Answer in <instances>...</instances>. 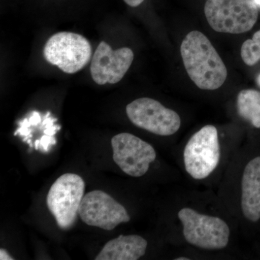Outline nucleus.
<instances>
[{"label":"nucleus","mask_w":260,"mask_h":260,"mask_svg":"<svg viewBox=\"0 0 260 260\" xmlns=\"http://www.w3.org/2000/svg\"><path fill=\"white\" fill-rule=\"evenodd\" d=\"M181 55L186 73L202 90H216L225 83L226 67L206 36L192 30L181 43Z\"/></svg>","instance_id":"f257e3e1"},{"label":"nucleus","mask_w":260,"mask_h":260,"mask_svg":"<svg viewBox=\"0 0 260 260\" xmlns=\"http://www.w3.org/2000/svg\"><path fill=\"white\" fill-rule=\"evenodd\" d=\"M183 225V234L191 245L218 250L226 247L230 239V229L223 219L199 213L190 208H184L178 213Z\"/></svg>","instance_id":"f03ea898"},{"label":"nucleus","mask_w":260,"mask_h":260,"mask_svg":"<svg viewBox=\"0 0 260 260\" xmlns=\"http://www.w3.org/2000/svg\"><path fill=\"white\" fill-rule=\"evenodd\" d=\"M205 15L217 32L240 34L250 30L258 19V9L251 0H207Z\"/></svg>","instance_id":"7ed1b4c3"},{"label":"nucleus","mask_w":260,"mask_h":260,"mask_svg":"<svg viewBox=\"0 0 260 260\" xmlns=\"http://www.w3.org/2000/svg\"><path fill=\"white\" fill-rule=\"evenodd\" d=\"M85 186L83 178L70 173L61 175L51 185L47 194V207L62 230H69L76 223Z\"/></svg>","instance_id":"20e7f679"},{"label":"nucleus","mask_w":260,"mask_h":260,"mask_svg":"<svg viewBox=\"0 0 260 260\" xmlns=\"http://www.w3.org/2000/svg\"><path fill=\"white\" fill-rule=\"evenodd\" d=\"M44 56L48 62L58 67L61 71L74 74L92 59V48L90 42L80 34L59 32L46 43Z\"/></svg>","instance_id":"39448f33"},{"label":"nucleus","mask_w":260,"mask_h":260,"mask_svg":"<svg viewBox=\"0 0 260 260\" xmlns=\"http://www.w3.org/2000/svg\"><path fill=\"white\" fill-rule=\"evenodd\" d=\"M220 158L218 130L210 124L194 133L184 150L186 172L197 180L209 177L218 167Z\"/></svg>","instance_id":"423d86ee"},{"label":"nucleus","mask_w":260,"mask_h":260,"mask_svg":"<svg viewBox=\"0 0 260 260\" xmlns=\"http://www.w3.org/2000/svg\"><path fill=\"white\" fill-rule=\"evenodd\" d=\"M126 113L135 126L160 136L175 134L181 126L177 112L150 98L133 101L126 106Z\"/></svg>","instance_id":"0eeeda50"},{"label":"nucleus","mask_w":260,"mask_h":260,"mask_svg":"<svg viewBox=\"0 0 260 260\" xmlns=\"http://www.w3.org/2000/svg\"><path fill=\"white\" fill-rule=\"evenodd\" d=\"M113 160L127 175L140 177L148 172L156 158L151 145L129 133H120L112 139Z\"/></svg>","instance_id":"6e6552de"},{"label":"nucleus","mask_w":260,"mask_h":260,"mask_svg":"<svg viewBox=\"0 0 260 260\" xmlns=\"http://www.w3.org/2000/svg\"><path fill=\"white\" fill-rule=\"evenodd\" d=\"M78 213L87 225L107 231H112L119 224L130 220L124 207L102 190L92 191L84 195Z\"/></svg>","instance_id":"1a4fd4ad"},{"label":"nucleus","mask_w":260,"mask_h":260,"mask_svg":"<svg viewBox=\"0 0 260 260\" xmlns=\"http://www.w3.org/2000/svg\"><path fill=\"white\" fill-rule=\"evenodd\" d=\"M134 59V53L129 48L113 50L102 42L98 46L91 59L90 74L98 85L116 84L124 78Z\"/></svg>","instance_id":"9d476101"},{"label":"nucleus","mask_w":260,"mask_h":260,"mask_svg":"<svg viewBox=\"0 0 260 260\" xmlns=\"http://www.w3.org/2000/svg\"><path fill=\"white\" fill-rule=\"evenodd\" d=\"M241 207L243 215L251 223L260 220V155L244 167L242 179Z\"/></svg>","instance_id":"9b49d317"},{"label":"nucleus","mask_w":260,"mask_h":260,"mask_svg":"<svg viewBox=\"0 0 260 260\" xmlns=\"http://www.w3.org/2000/svg\"><path fill=\"white\" fill-rule=\"evenodd\" d=\"M148 242L138 235H120L108 242L95 260H138L146 252Z\"/></svg>","instance_id":"f8f14e48"},{"label":"nucleus","mask_w":260,"mask_h":260,"mask_svg":"<svg viewBox=\"0 0 260 260\" xmlns=\"http://www.w3.org/2000/svg\"><path fill=\"white\" fill-rule=\"evenodd\" d=\"M239 116L249 121L251 125L260 128V92L253 89L243 90L237 97Z\"/></svg>","instance_id":"ddd939ff"},{"label":"nucleus","mask_w":260,"mask_h":260,"mask_svg":"<svg viewBox=\"0 0 260 260\" xmlns=\"http://www.w3.org/2000/svg\"><path fill=\"white\" fill-rule=\"evenodd\" d=\"M241 56L248 66H254L260 60V30L253 35L252 39L242 44Z\"/></svg>","instance_id":"4468645a"},{"label":"nucleus","mask_w":260,"mask_h":260,"mask_svg":"<svg viewBox=\"0 0 260 260\" xmlns=\"http://www.w3.org/2000/svg\"><path fill=\"white\" fill-rule=\"evenodd\" d=\"M41 147L42 148V151L48 152L49 150V147L51 145H55L56 140L54 136L44 135L40 139Z\"/></svg>","instance_id":"2eb2a0df"},{"label":"nucleus","mask_w":260,"mask_h":260,"mask_svg":"<svg viewBox=\"0 0 260 260\" xmlns=\"http://www.w3.org/2000/svg\"><path fill=\"white\" fill-rule=\"evenodd\" d=\"M28 120L31 126H37L38 124H40L42 122V116L40 115V113L36 112V111L35 112H32Z\"/></svg>","instance_id":"dca6fc26"},{"label":"nucleus","mask_w":260,"mask_h":260,"mask_svg":"<svg viewBox=\"0 0 260 260\" xmlns=\"http://www.w3.org/2000/svg\"><path fill=\"white\" fill-rule=\"evenodd\" d=\"M61 129V126L59 125H55L51 126V127L46 128L44 130V135H50V136H54L56 134V132L59 131Z\"/></svg>","instance_id":"f3484780"},{"label":"nucleus","mask_w":260,"mask_h":260,"mask_svg":"<svg viewBox=\"0 0 260 260\" xmlns=\"http://www.w3.org/2000/svg\"><path fill=\"white\" fill-rule=\"evenodd\" d=\"M0 259L1 260H13V257L10 255L9 253L5 249L2 248L0 249Z\"/></svg>","instance_id":"a211bd4d"},{"label":"nucleus","mask_w":260,"mask_h":260,"mask_svg":"<svg viewBox=\"0 0 260 260\" xmlns=\"http://www.w3.org/2000/svg\"><path fill=\"white\" fill-rule=\"evenodd\" d=\"M124 3L130 7L135 8V7L139 6L145 0H124Z\"/></svg>","instance_id":"6ab92c4d"},{"label":"nucleus","mask_w":260,"mask_h":260,"mask_svg":"<svg viewBox=\"0 0 260 260\" xmlns=\"http://www.w3.org/2000/svg\"><path fill=\"white\" fill-rule=\"evenodd\" d=\"M41 144L40 140H36L35 142V148L36 150H39V145Z\"/></svg>","instance_id":"aec40b11"},{"label":"nucleus","mask_w":260,"mask_h":260,"mask_svg":"<svg viewBox=\"0 0 260 260\" xmlns=\"http://www.w3.org/2000/svg\"><path fill=\"white\" fill-rule=\"evenodd\" d=\"M189 258L187 257H177L176 258L175 260H189Z\"/></svg>","instance_id":"412c9836"},{"label":"nucleus","mask_w":260,"mask_h":260,"mask_svg":"<svg viewBox=\"0 0 260 260\" xmlns=\"http://www.w3.org/2000/svg\"><path fill=\"white\" fill-rule=\"evenodd\" d=\"M256 83L260 87V74L258 75L257 78H256Z\"/></svg>","instance_id":"4be33fe9"},{"label":"nucleus","mask_w":260,"mask_h":260,"mask_svg":"<svg viewBox=\"0 0 260 260\" xmlns=\"http://www.w3.org/2000/svg\"><path fill=\"white\" fill-rule=\"evenodd\" d=\"M254 3H255L256 4L260 5V0H254Z\"/></svg>","instance_id":"5701e85b"}]
</instances>
